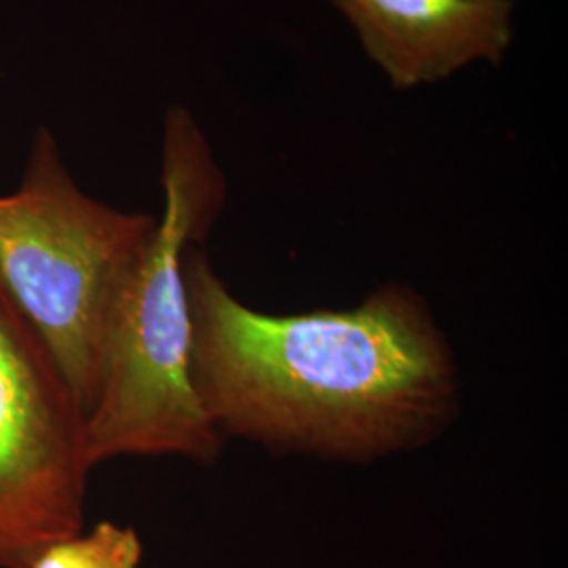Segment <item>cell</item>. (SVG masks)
<instances>
[{"label": "cell", "instance_id": "cell-6", "mask_svg": "<svg viewBox=\"0 0 568 568\" xmlns=\"http://www.w3.org/2000/svg\"><path fill=\"white\" fill-rule=\"evenodd\" d=\"M142 554L133 528L105 520L44 546L26 568H140Z\"/></svg>", "mask_w": 568, "mask_h": 568}, {"label": "cell", "instance_id": "cell-1", "mask_svg": "<svg viewBox=\"0 0 568 568\" xmlns=\"http://www.w3.org/2000/svg\"><path fill=\"white\" fill-rule=\"evenodd\" d=\"M190 382L222 438L335 462L424 447L459 410V368L408 286L349 310L265 314L243 304L203 246L185 255Z\"/></svg>", "mask_w": 568, "mask_h": 568}, {"label": "cell", "instance_id": "cell-3", "mask_svg": "<svg viewBox=\"0 0 568 568\" xmlns=\"http://www.w3.org/2000/svg\"><path fill=\"white\" fill-rule=\"evenodd\" d=\"M156 217L89 196L39 126L20 187L0 194V284L89 415L122 291Z\"/></svg>", "mask_w": 568, "mask_h": 568}, {"label": "cell", "instance_id": "cell-5", "mask_svg": "<svg viewBox=\"0 0 568 568\" xmlns=\"http://www.w3.org/2000/svg\"><path fill=\"white\" fill-rule=\"evenodd\" d=\"M392 89L410 91L476 63H501L516 34L514 0H326Z\"/></svg>", "mask_w": 568, "mask_h": 568}, {"label": "cell", "instance_id": "cell-2", "mask_svg": "<svg viewBox=\"0 0 568 568\" xmlns=\"http://www.w3.org/2000/svg\"><path fill=\"white\" fill-rule=\"evenodd\" d=\"M163 213L114 310L98 398L87 415V457H183L213 464L224 438L190 382L192 321L185 255L203 246L225 206L224 171L194 114H164Z\"/></svg>", "mask_w": 568, "mask_h": 568}, {"label": "cell", "instance_id": "cell-4", "mask_svg": "<svg viewBox=\"0 0 568 568\" xmlns=\"http://www.w3.org/2000/svg\"><path fill=\"white\" fill-rule=\"evenodd\" d=\"M87 413L0 284V568L84 528Z\"/></svg>", "mask_w": 568, "mask_h": 568}]
</instances>
